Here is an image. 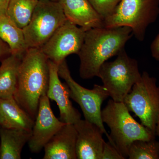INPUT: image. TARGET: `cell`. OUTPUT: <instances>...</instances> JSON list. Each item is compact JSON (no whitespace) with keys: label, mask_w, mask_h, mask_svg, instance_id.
Instances as JSON below:
<instances>
[{"label":"cell","mask_w":159,"mask_h":159,"mask_svg":"<svg viewBox=\"0 0 159 159\" xmlns=\"http://www.w3.org/2000/svg\"><path fill=\"white\" fill-rule=\"evenodd\" d=\"M39 0H10L6 15L24 29L30 22Z\"/></svg>","instance_id":"obj_19"},{"label":"cell","mask_w":159,"mask_h":159,"mask_svg":"<svg viewBox=\"0 0 159 159\" xmlns=\"http://www.w3.org/2000/svg\"><path fill=\"white\" fill-rule=\"evenodd\" d=\"M34 121L14 97L0 99V127L31 130Z\"/></svg>","instance_id":"obj_15"},{"label":"cell","mask_w":159,"mask_h":159,"mask_svg":"<svg viewBox=\"0 0 159 159\" xmlns=\"http://www.w3.org/2000/svg\"><path fill=\"white\" fill-rule=\"evenodd\" d=\"M11 54L9 46L0 39V61H2Z\"/></svg>","instance_id":"obj_24"},{"label":"cell","mask_w":159,"mask_h":159,"mask_svg":"<svg viewBox=\"0 0 159 159\" xmlns=\"http://www.w3.org/2000/svg\"><path fill=\"white\" fill-rule=\"evenodd\" d=\"M156 135L158 136L159 137V119L157 123L156 127L155 129Z\"/></svg>","instance_id":"obj_26"},{"label":"cell","mask_w":159,"mask_h":159,"mask_svg":"<svg viewBox=\"0 0 159 159\" xmlns=\"http://www.w3.org/2000/svg\"><path fill=\"white\" fill-rule=\"evenodd\" d=\"M67 20L85 30L104 27L103 18L88 0H58Z\"/></svg>","instance_id":"obj_13"},{"label":"cell","mask_w":159,"mask_h":159,"mask_svg":"<svg viewBox=\"0 0 159 159\" xmlns=\"http://www.w3.org/2000/svg\"><path fill=\"white\" fill-rule=\"evenodd\" d=\"M101 159H125L110 142L104 143Z\"/></svg>","instance_id":"obj_22"},{"label":"cell","mask_w":159,"mask_h":159,"mask_svg":"<svg viewBox=\"0 0 159 159\" xmlns=\"http://www.w3.org/2000/svg\"><path fill=\"white\" fill-rule=\"evenodd\" d=\"M113 61H106L101 66L98 77L102 80L109 97L114 101L123 102L135 84L141 79L137 60L127 54L125 48Z\"/></svg>","instance_id":"obj_5"},{"label":"cell","mask_w":159,"mask_h":159,"mask_svg":"<svg viewBox=\"0 0 159 159\" xmlns=\"http://www.w3.org/2000/svg\"><path fill=\"white\" fill-rule=\"evenodd\" d=\"M123 102L129 112L139 117L141 124L156 134L159 119V86L156 78L143 72Z\"/></svg>","instance_id":"obj_6"},{"label":"cell","mask_w":159,"mask_h":159,"mask_svg":"<svg viewBox=\"0 0 159 159\" xmlns=\"http://www.w3.org/2000/svg\"><path fill=\"white\" fill-rule=\"evenodd\" d=\"M58 73L68 87L70 98L80 106L85 120L97 125L107 137L108 142L115 146L106 130L101 117V105L109 97L106 89L99 84H94L92 89L80 85L71 76L66 60L58 66Z\"/></svg>","instance_id":"obj_7"},{"label":"cell","mask_w":159,"mask_h":159,"mask_svg":"<svg viewBox=\"0 0 159 159\" xmlns=\"http://www.w3.org/2000/svg\"><path fill=\"white\" fill-rule=\"evenodd\" d=\"M159 16V0H121L113 13L104 20V27H129L134 37L142 42L148 27Z\"/></svg>","instance_id":"obj_4"},{"label":"cell","mask_w":159,"mask_h":159,"mask_svg":"<svg viewBox=\"0 0 159 159\" xmlns=\"http://www.w3.org/2000/svg\"><path fill=\"white\" fill-rule=\"evenodd\" d=\"M51 1H56V2H58V0H51Z\"/></svg>","instance_id":"obj_27"},{"label":"cell","mask_w":159,"mask_h":159,"mask_svg":"<svg viewBox=\"0 0 159 159\" xmlns=\"http://www.w3.org/2000/svg\"><path fill=\"white\" fill-rule=\"evenodd\" d=\"M65 124L54 116L50 99L47 93L43 94L40 99L37 116L28 142L30 151L33 153L40 152Z\"/></svg>","instance_id":"obj_10"},{"label":"cell","mask_w":159,"mask_h":159,"mask_svg":"<svg viewBox=\"0 0 159 159\" xmlns=\"http://www.w3.org/2000/svg\"><path fill=\"white\" fill-rule=\"evenodd\" d=\"M67 20L58 2L39 0L30 22L23 29L29 48H40Z\"/></svg>","instance_id":"obj_8"},{"label":"cell","mask_w":159,"mask_h":159,"mask_svg":"<svg viewBox=\"0 0 159 159\" xmlns=\"http://www.w3.org/2000/svg\"><path fill=\"white\" fill-rule=\"evenodd\" d=\"M31 130L0 127V159H20Z\"/></svg>","instance_id":"obj_16"},{"label":"cell","mask_w":159,"mask_h":159,"mask_svg":"<svg viewBox=\"0 0 159 159\" xmlns=\"http://www.w3.org/2000/svg\"><path fill=\"white\" fill-rule=\"evenodd\" d=\"M97 13L103 18V20L111 15L121 0H88Z\"/></svg>","instance_id":"obj_21"},{"label":"cell","mask_w":159,"mask_h":159,"mask_svg":"<svg viewBox=\"0 0 159 159\" xmlns=\"http://www.w3.org/2000/svg\"><path fill=\"white\" fill-rule=\"evenodd\" d=\"M0 39L7 44L11 54L23 57L29 48L23 29L7 15H0Z\"/></svg>","instance_id":"obj_17"},{"label":"cell","mask_w":159,"mask_h":159,"mask_svg":"<svg viewBox=\"0 0 159 159\" xmlns=\"http://www.w3.org/2000/svg\"><path fill=\"white\" fill-rule=\"evenodd\" d=\"M85 31L67 20L40 49L49 60L59 66L69 55L78 54Z\"/></svg>","instance_id":"obj_9"},{"label":"cell","mask_w":159,"mask_h":159,"mask_svg":"<svg viewBox=\"0 0 159 159\" xmlns=\"http://www.w3.org/2000/svg\"><path fill=\"white\" fill-rule=\"evenodd\" d=\"M49 69L47 96L57 103L59 110L60 120L66 124H75L81 119V114L72 104L67 85L59 79L58 65L49 60Z\"/></svg>","instance_id":"obj_11"},{"label":"cell","mask_w":159,"mask_h":159,"mask_svg":"<svg viewBox=\"0 0 159 159\" xmlns=\"http://www.w3.org/2000/svg\"><path fill=\"white\" fill-rule=\"evenodd\" d=\"M132 36V30L126 26L93 28L86 31L77 54L80 61V77L87 80L98 77L102 65L118 55Z\"/></svg>","instance_id":"obj_1"},{"label":"cell","mask_w":159,"mask_h":159,"mask_svg":"<svg viewBox=\"0 0 159 159\" xmlns=\"http://www.w3.org/2000/svg\"><path fill=\"white\" fill-rule=\"evenodd\" d=\"M152 56L159 62V34L156 36L150 46Z\"/></svg>","instance_id":"obj_23"},{"label":"cell","mask_w":159,"mask_h":159,"mask_svg":"<svg viewBox=\"0 0 159 159\" xmlns=\"http://www.w3.org/2000/svg\"><path fill=\"white\" fill-rule=\"evenodd\" d=\"M49 80L48 59L40 48H29L22 58L14 98L34 120Z\"/></svg>","instance_id":"obj_2"},{"label":"cell","mask_w":159,"mask_h":159,"mask_svg":"<svg viewBox=\"0 0 159 159\" xmlns=\"http://www.w3.org/2000/svg\"><path fill=\"white\" fill-rule=\"evenodd\" d=\"M103 123L111 130L110 136L114 145L124 158H128L132 143L138 140H148L156 134L132 116L123 102L110 99L101 111Z\"/></svg>","instance_id":"obj_3"},{"label":"cell","mask_w":159,"mask_h":159,"mask_svg":"<svg viewBox=\"0 0 159 159\" xmlns=\"http://www.w3.org/2000/svg\"><path fill=\"white\" fill-rule=\"evenodd\" d=\"M129 159H159V142L155 139L134 141L129 151Z\"/></svg>","instance_id":"obj_20"},{"label":"cell","mask_w":159,"mask_h":159,"mask_svg":"<svg viewBox=\"0 0 159 159\" xmlns=\"http://www.w3.org/2000/svg\"><path fill=\"white\" fill-rule=\"evenodd\" d=\"M77 133L74 124H65L44 147V159H76Z\"/></svg>","instance_id":"obj_14"},{"label":"cell","mask_w":159,"mask_h":159,"mask_svg":"<svg viewBox=\"0 0 159 159\" xmlns=\"http://www.w3.org/2000/svg\"><path fill=\"white\" fill-rule=\"evenodd\" d=\"M10 0H0V15L6 14Z\"/></svg>","instance_id":"obj_25"},{"label":"cell","mask_w":159,"mask_h":159,"mask_svg":"<svg viewBox=\"0 0 159 159\" xmlns=\"http://www.w3.org/2000/svg\"><path fill=\"white\" fill-rule=\"evenodd\" d=\"M22 58L10 54L2 61L0 66V99L14 97Z\"/></svg>","instance_id":"obj_18"},{"label":"cell","mask_w":159,"mask_h":159,"mask_svg":"<svg viewBox=\"0 0 159 159\" xmlns=\"http://www.w3.org/2000/svg\"><path fill=\"white\" fill-rule=\"evenodd\" d=\"M77 131V159H101L105 141L97 125L80 119L74 124Z\"/></svg>","instance_id":"obj_12"}]
</instances>
